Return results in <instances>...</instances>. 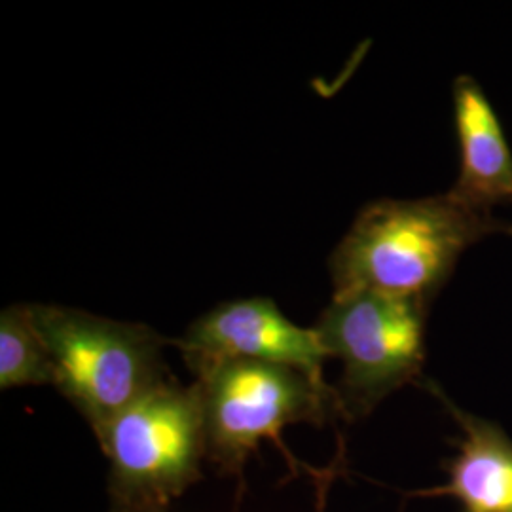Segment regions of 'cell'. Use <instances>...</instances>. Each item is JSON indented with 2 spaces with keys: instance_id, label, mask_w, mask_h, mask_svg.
Masks as SVG:
<instances>
[{
  "instance_id": "cell-2",
  "label": "cell",
  "mask_w": 512,
  "mask_h": 512,
  "mask_svg": "<svg viewBox=\"0 0 512 512\" xmlns=\"http://www.w3.org/2000/svg\"><path fill=\"white\" fill-rule=\"evenodd\" d=\"M54 365V387L99 435L169 376L165 338L143 323L59 304H31Z\"/></svg>"
},
{
  "instance_id": "cell-9",
  "label": "cell",
  "mask_w": 512,
  "mask_h": 512,
  "mask_svg": "<svg viewBox=\"0 0 512 512\" xmlns=\"http://www.w3.org/2000/svg\"><path fill=\"white\" fill-rule=\"evenodd\" d=\"M54 385V365L33 319L31 304L0 313V389Z\"/></svg>"
},
{
  "instance_id": "cell-7",
  "label": "cell",
  "mask_w": 512,
  "mask_h": 512,
  "mask_svg": "<svg viewBox=\"0 0 512 512\" xmlns=\"http://www.w3.org/2000/svg\"><path fill=\"white\" fill-rule=\"evenodd\" d=\"M454 122L458 133L459 175L450 190L476 211L494 215L512 205V150L501 120L475 78L454 80Z\"/></svg>"
},
{
  "instance_id": "cell-4",
  "label": "cell",
  "mask_w": 512,
  "mask_h": 512,
  "mask_svg": "<svg viewBox=\"0 0 512 512\" xmlns=\"http://www.w3.org/2000/svg\"><path fill=\"white\" fill-rule=\"evenodd\" d=\"M207 442V459L241 476L264 439L289 425H325L340 414L336 389L289 366L258 361H215L192 368Z\"/></svg>"
},
{
  "instance_id": "cell-8",
  "label": "cell",
  "mask_w": 512,
  "mask_h": 512,
  "mask_svg": "<svg viewBox=\"0 0 512 512\" xmlns=\"http://www.w3.org/2000/svg\"><path fill=\"white\" fill-rule=\"evenodd\" d=\"M437 393L458 421L461 440L446 465V482L423 495L450 497L458 512H512L511 437L494 421L463 412Z\"/></svg>"
},
{
  "instance_id": "cell-1",
  "label": "cell",
  "mask_w": 512,
  "mask_h": 512,
  "mask_svg": "<svg viewBox=\"0 0 512 512\" xmlns=\"http://www.w3.org/2000/svg\"><path fill=\"white\" fill-rule=\"evenodd\" d=\"M494 234L512 236V224L452 192L368 203L330 255L334 294L366 291L431 306L461 255Z\"/></svg>"
},
{
  "instance_id": "cell-3",
  "label": "cell",
  "mask_w": 512,
  "mask_h": 512,
  "mask_svg": "<svg viewBox=\"0 0 512 512\" xmlns=\"http://www.w3.org/2000/svg\"><path fill=\"white\" fill-rule=\"evenodd\" d=\"M110 463L112 509H167L202 478L198 385L167 376L95 435Z\"/></svg>"
},
{
  "instance_id": "cell-5",
  "label": "cell",
  "mask_w": 512,
  "mask_h": 512,
  "mask_svg": "<svg viewBox=\"0 0 512 512\" xmlns=\"http://www.w3.org/2000/svg\"><path fill=\"white\" fill-rule=\"evenodd\" d=\"M427 311L421 302L366 291L332 296L315 330L330 359L342 363L334 389L344 418L363 420L391 393L420 378Z\"/></svg>"
},
{
  "instance_id": "cell-10",
  "label": "cell",
  "mask_w": 512,
  "mask_h": 512,
  "mask_svg": "<svg viewBox=\"0 0 512 512\" xmlns=\"http://www.w3.org/2000/svg\"><path fill=\"white\" fill-rule=\"evenodd\" d=\"M112 512H167L165 509H112Z\"/></svg>"
},
{
  "instance_id": "cell-6",
  "label": "cell",
  "mask_w": 512,
  "mask_h": 512,
  "mask_svg": "<svg viewBox=\"0 0 512 512\" xmlns=\"http://www.w3.org/2000/svg\"><path fill=\"white\" fill-rule=\"evenodd\" d=\"M175 346L184 363L194 366L215 361H258L289 366L317 384H327L323 366L330 359L315 327L293 323L272 298L251 296L228 300L200 315Z\"/></svg>"
}]
</instances>
